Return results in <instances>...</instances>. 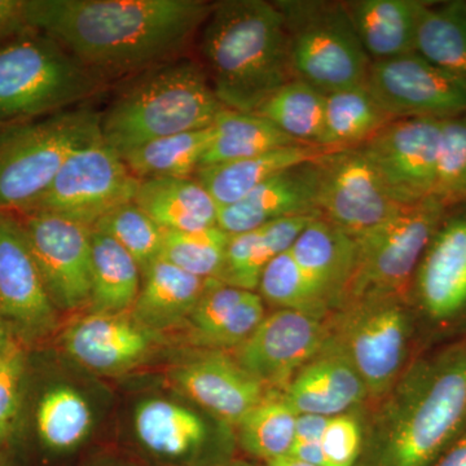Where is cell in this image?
<instances>
[{"instance_id": "6da1fadb", "label": "cell", "mask_w": 466, "mask_h": 466, "mask_svg": "<svg viewBox=\"0 0 466 466\" xmlns=\"http://www.w3.org/2000/svg\"><path fill=\"white\" fill-rule=\"evenodd\" d=\"M204 0H25L27 23L110 84L187 56Z\"/></svg>"}, {"instance_id": "7a4b0ae2", "label": "cell", "mask_w": 466, "mask_h": 466, "mask_svg": "<svg viewBox=\"0 0 466 466\" xmlns=\"http://www.w3.org/2000/svg\"><path fill=\"white\" fill-rule=\"evenodd\" d=\"M364 431L359 466H431L466 431V341L410 364Z\"/></svg>"}, {"instance_id": "3957f363", "label": "cell", "mask_w": 466, "mask_h": 466, "mask_svg": "<svg viewBox=\"0 0 466 466\" xmlns=\"http://www.w3.org/2000/svg\"><path fill=\"white\" fill-rule=\"evenodd\" d=\"M198 36L200 63L226 109L257 112L296 78L283 15L274 2L211 3Z\"/></svg>"}, {"instance_id": "277c9868", "label": "cell", "mask_w": 466, "mask_h": 466, "mask_svg": "<svg viewBox=\"0 0 466 466\" xmlns=\"http://www.w3.org/2000/svg\"><path fill=\"white\" fill-rule=\"evenodd\" d=\"M223 109L200 61L184 56L119 81L100 112V137L122 157L152 140L208 128Z\"/></svg>"}, {"instance_id": "5b68a950", "label": "cell", "mask_w": 466, "mask_h": 466, "mask_svg": "<svg viewBox=\"0 0 466 466\" xmlns=\"http://www.w3.org/2000/svg\"><path fill=\"white\" fill-rule=\"evenodd\" d=\"M108 85L51 36L29 30L0 46V127L85 106Z\"/></svg>"}, {"instance_id": "8992f818", "label": "cell", "mask_w": 466, "mask_h": 466, "mask_svg": "<svg viewBox=\"0 0 466 466\" xmlns=\"http://www.w3.org/2000/svg\"><path fill=\"white\" fill-rule=\"evenodd\" d=\"M97 137L100 110L87 104L0 127V211L29 210L66 159Z\"/></svg>"}, {"instance_id": "52a82bcc", "label": "cell", "mask_w": 466, "mask_h": 466, "mask_svg": "<svg viewBox=\"0 0 466 466\" xmlns=\"http://www.w3.org/2000/svg\"><path fill=\"white\" fill-rule=\"evenodd\" d=\"M284 18L296 78L324 92L366 86L372 61L343 2L276 0Z\"/></svg>"}, {"instance_id": "ba28073f", "label": "cell", "mask_w": 466, "mask_h": 466, "mask_svg": "<svg viewBox=\"0 0 466 466\" xmlns=\"http://www.w3.org/2000/svg\"><path fill=\"white\" fill-rule=\"evenodd\" d=\"M446 208L435 198L403 205L355 238L357 259L339 306L366 299H410L417 266Z\"/></svg>"}, {"instance_id": "9c48e42d", "label": "cell", "mask_w": 466, "mask_h": 466, "mask_svg": "<svg viewBox=\"0 0 466 466\" xmlns=\"http://www.w3.org/2000/svg\"><path fill=\"white\" fill-rule=\"evenodd\" d=\"M328 328L327 345L345 355L366 383L370 398L382 400L406 366L412 337L408 300H352L330 312Z\"/></svg>"}, {"instance_id": "30bf717a", "label": "cell", "mask_w": 466, "mask_h": 466, "mask_svg": "<svg viewBox=\"0 0 466 466\" xmlns=\"http://www.w3.org/2000/svg\"><path fill=\"white\" fill-rule=\"evenodd\" d=\"M139 184L124 158L100 137L66 159L45 195L25 213L56 214L92 228L113 208L134 201Z\"/></svg>"}, {"instance_id": "8fae6325", "label": "cell", "mask_w": 466, "mask_h": 466, "mask_svg": "<svg viewBox=\"0 0 466 466\" xmlns=\"http://www.w3.org/2000/svg\"><path fill=\"white\" fill-rule=\"evenodd\" d=\"M366 87L392 119H446L466 113V76L417 52L372 63Z\"/></svg>"}, {"instance_id": "7c38bea8", "label": "cell", "mask_w": 466, "mask_h": 466, "mask_svg": "<svg viewBox=\"0 0 466 466\" xmlns=\"http://www.w3.org/2000/svg\"><path fill=\"white\" fill-rule=\"evenodd\" d=\"M441 121L394 119L359 147L398 205L434 198Z\"/></svg>"}, {"instance_id": "4fadbf2b", "label": "cell", "mask_w": 466, "mask_h": 466, "mask_svg": "<svg viewBox=\"0 0 466 466\" xmlns=\"http://www.w3.org/2000/svg\"><path fill=\"white\" fill-rule=\"evenodd\" d=\"M410 299L438 329L466 320V202L446 208L417 266Z\"/></svg>"}, {"instance_id": "5bb4252c", "label": "cell", "mask_w": 466, "mask_h": 466, "mask_svg": "<svg viewBox=\"0 0 466 466\" xmlns=\"http://www.w3.org/2000/svg\"><path fill=\"white\" fill-rule=\"evenodd\" d=\"M55 308L91 300L92 228L43 211L17 214Z\"/></svg>"}, {"instance_id": "9a60e30c", "label": "cell", "mask_w": 466, "mask_h": 466, "mask_svg": "<svg viewBox=\"0 0 466 466\" xmlns=\"http://www.w3.org/2000/svg\"><path fill=\"white\" fill-rule=\"evenodd\" d=\"M319 167L320 216L352 238L382 225L403 207L391 200L359 147L327 153Z\"/></svg>"}, {"instance_id": "2e32d148", "label": "cell", "mask_w": 466, "mask_h": 466, "mask_svg": "<svg viewBox=\"0 0 466 466\" xmlns=\"http://www.w3.org/2000/svg\"><path fill=\"white\" fill-rule=\"evenodd\" d=\"M329 336L328 318L278 309L238 346L236 361L267 388L283 389L320 354Z\"/></svg>"}, {"instance_id": "e0dca14e", "label": "cell", "mask_w": 466, "mask_h": 466, "mask_svg": "<svg viewBox=\"0 0 466 466\" xmlns=\"http://www.w3.org/2000/svg\"><path fill=\"white\" fill-rule=\"evenodd\" d=\"M0 312L14 333L26 339L46 336L56 323V308L20 218L5 211H0Z\"/></svg>"}, {"instance_id": "ac0fdd59", "label": "cell", "mask_w": 466, "mask_h": 466, "mask_svg": "<svg viewBox=\"0 0 466 466\" xmlns=\"http://www.w3.org/2000/svg\"><path fill=\"white\" fill-rule=\"evenodd\" d=\"M319 158L297 165L259 184L245 198L218 210V227L229 235L253 231L283 218L320 216Z\"/></svg>"}, {"instance_id": "d6986e66", "label": "cell", "mask_w": 466, "mask_h": 466, "mask_svg": "<svg viewBox=\"0 0 466 466\" xmlns=\"http://www.w3.org/2000/svg\"><path fill=\"white\" fill-rule=\"evenodd\" d=\"M174 381L196 403L228 424L238 425L265 400L268 388L233 359L210 354L177 368Z\"/></svg>"}, {"instance_id": "ffe728a7", "label": "cell", "mask_w": 466, "mask_h": 466, "mask_svg": "<svg viewBox=\"0 0 466 466\" xmlns=\"http://www.w3.org/2000/svg\"><path fill=\"white\" fill-rule=\"evenodd\" d=\"M281 397L299 415L333 417L351 412L370 395L345 355L325 345L288 382Z\"/></svg>"}, {"instance_id": "44dd1931", "label": "cell", "mask_w": 466, "mask_h": 466, "mask_svg": "<svg viewBox=\"0 0 466 466\" xmlns=\"http://www.w3.org/2000/svg\"><path fill=\"white\" fill-rule=\"evenodd\" d=\"M64 346L88 370L115 373L143 359L150 348V333L122 314L95 312L66 330Z\"/></svg>"}, {"instance_id": "7402d4cb", "label": "cell", "mask_w": 466, "mask_h": 466, "mask_svg": "<svg viewBox=\"0 0 466 466\" xmlns=\"http://www.w3.org/2000/svg\"><path fill=\"white\" fill-rule=\"evenodd\" d=\"M291 256L334 311L339 308L357 259V240L339 227L317 218L290 248Z\"/></svg>"}, {"instance_id": "603a6c76", "label": "cell", "mask_w": 466, "mask_h": 466, "mask_svg": "<svg viewBox=\"0 0 466 466\" xmlns=\"http://www.w3.org/2000/svg\"><path fill=\"white\" fill-rule=\"evenodd\" d=\"M359 42L372 63L416 52L421 0L343 2Z\"/></svg>"}, {"instance_id": "cb8c5ba5", "label": "cell", "mask_w": 466, "mask_h": 466, "mask_svg": "<svg viewBox=\"0 0 466 466\" xmlns=\"http://www.w3.org/2000/svg\"><path fill=\"white\" fill-rule=\"evenodd\" d=\"M266 318L262 297L208 279L207 288L193 309L192 327L202 341L216 346H240Z\"/></svg>"}, {"instance_id": "d4e9b609", "label": "cell", "mask_w": 466, "mask_h": 466, "mask_svg": "<svg viewBox=\"0 0 466 466\" xmlns=\"http://www.w3.org/2000/svg\"><path fill=\"white\" fill-rule=\"evenodd\" d=\"M135 202L165 231L218 226L217 202L195 177L140 180Z\"/></svg>"}, {"instance_id": "484cf974", "label": "cell", "mask_w": 466, "mask_h": 466, "mask_svg": "<svg viewBox=\"0 0 466 466\" xmlns=\"http://www.w3.org/2000/svg\"><path fill=\"white\" fill-rule=\"evenodd\" d=\"M332 152L314 144H291L256 156V157L200 167L195 177L210 193L218 208L240 201L248 193L274 175L297 165L315 161Z\"/></svg>"}, {"instance_id": "4316f807", "label": "cell", "mask_w": 466, "mask_h": 466, "mask_svg": "<svg viewBox=\"0 0 466 466\" xmlns=\"http://www.w3.org/2000/svg\"><path fill=\"white\" fill-rule=\"evenodd\" d=\"M319 216L283 218L253 229L231 235L219 280L240 289H258L260 275L275 257L290 249L300 232Z\"/></svg>"}, {"instance_id": "83f0119b", "label": "cell", "mask_w": 466, "mask_h": 466, "mask_svg": "<svg viewBox=\"0 0 466 466\" xmlns=\"http://www.w3.org/2000/svg\"><path fill=\"white\" fill-rule=\"evenodd\" d=\"M143 276L142 288L133 309L135 321L147 329H162L189 318L208 280L188 274L161 258Z\"/></svg>"}, {"instance_id": "f1b7e54d", "label": "cell", "mask_w": 466, "mask_h": 466, "mask_svg": "<svg viewBox=\"0 0 466 466\" xmlns=\"http://www.w3.org/2000/svg\"><path fill=\"white\" fill-rule=\"evenodd\" d=\"M135 433L150 452L168 459L186 458L207 440L204 420L189 408L167 400H148L135 410Z\"/></svg>"}, {"instance_id": "f546056e", "label": "cell", "mask_w": 466, "mask_h": 466, "mask_svg": "<svg viewBox=\"0 0 466 466\" xmlns=\"http://www.w3.org/2000/svg\"><path fill=\"white\" fill-rule=\"evenodd\" d=\"M92 291L95 312L124 314L134 308L142 288V269L106 232L92 228Z\"/></svg>"}, {"instance_id": "4dcf8cb0", "label": "cell", "mask_w": 466, "mask_h": 466, "mask_svg": "<svg viewBox=\"0 0 466 466\" xmlns=\"http://www.w3.org/2000/svg\"><path fill=\"white\" fill-rule=\"evenodd\" d=\"M296 143L257 113L223 109L211 125V140L200 167L256 157ZM198 167V168H200Z\"/></svg>"}, {"instance_id": "1f68e13d", "label": "cell", "mask_w": 466, "mask_h": 466, "mask_svg": "<svg viewBox=\"0 0 466 466\" xmlns=\"http://www.w3.org/2000/svg\"><path fill=\"white\" fill-rule=\"evenodd\" d=\"M391 121L366 86L330 92L325 95L320 147L332 152L358 148Z\"/></svg>"}, {"instance_id": "d6a6232c", "label": "cell", "mask_w": 466, "mask_h": 466, "mask_svg": "<svg viewBox=\"0 0 466 466\" xmlns=\"http://www.w3.org/2000/svg\"><path fill=\"white\" fill-rule=\"evenodd\" d=\"M416 52L466 76V2H425L417 26Z\"/></svg>"}, {"instance_id": "836d02e7", "label": "cell", "mask_w": 466, "mask_h": 466, "mask_svg": "<svg viewBox=\"0 0 466 466\" xmlns=\"http://www.w3.org/2000/svg\"><path fill=\"white\" fill-rule=\"evenodd\" d=\"M211 140V126L152 140L122 156L139 180L193 177Z\"/></svg>"}, {"instance_id": "e575fe53", "label": "cell", "mask_w": 466, "mask_h": 466, "mask_svg": "<svg viewBox=\"0 0 466 466\" xmlns=\"http://www.w3.org/2000/svg\"><path fill=\"white\" fill-rule=\"evenodd\" d=\"M254 113L268 119L294 142L320 147L325 94L308 82L299 78L288 82Z\"/></svg>"}, {"instance_id": "d590c367", "label": "cell", "mask_w": 466, "mask_h": 466, "mask_svg": "<svg viewBox=\"0 0 466 466\" xmlns=\"http://www.w3.org/2000/svg\"><path fill=\"white\" fill-rule=\"evenodd\" d=\"M299 413L280 395L268 394L238 422L242 449L263 461L289 456Z\"/></svg>"}, {"instance_id": "8d00e7d4", "label": "cell", "mask_w": 466, "mask_h": 466, "mask_svg": "<svg viewBox=\"0 0 466 466\" xmlns=\"http://www.w3.org/2000/svg\"><path fill=\"white\" fill-rule=\"evenodd\" d=\"M92 412L84 395L70 386L52 388L36 410V429L43 443L55 451H69L90 433Z\"/></svg>"}, {"instance_id": "74e56055", "label": "cell", "mask_w": 466, "mask_h": 466, "mask_svg": "<svg viewBox=\"0 0 466 466\" xmlns=\"http://www.w3.org/2000/svg\"><path fill=\"white\" fill-rule=\"evenodd\" d=\"M257 290L262 299L278 309H297L321 318H328L332 312L320 291L293 258L290 249L265 267Z\"/></svg>"}, {"instance_id": "f35d334b", "label": "cell", "mask_w": 466, "mask_h": 466, "mask_svg": "<svg viewBox=\"0 0 466 466\" xmlns=\"http://www.w3.org/2000/svg\"><path fill=\"white\" fill-rule=\"evenodd\" d=\"M92 228L115 238L137 260L143 275L156 260L161 258L165 229L135 201L113 208Z\"/></svg>"}, {"instance_id": "ab89813d", "label": "cell", "mask_w": 466, "mask_h": 466, "mask_svg": "<svg viewBox=\"0 0 466 466\" xmlns=\"http://www.w3.org/2000/svg\"><path fill=\"white\" fill-rule=\"evenodd\" d=\"M229 238L218 226L201 231H165L161 259L198 278L219 280Z\"/></svg>"}, {"instance_id": "60d3db41", "label": "cell", "mask_w": 466, "mask_h": 466, "mask_svg": "<svg viewBox=\"0 0 466 466\" xmlns=\"http://www.w3.org/2000/svg\"><path fill=\"white\" fill-rule=\"evenodd\" d=\"M434 198L446 208L466 202V113L441 121Z\"/></svg>"}, {"instance_id": "b9f144b4", "label": "cell", "mask_w": 466, "mask_h": 466, "mask_svg": "<svg viewBox=\"0 0 466 466\" xmlns=\"http://www.w3.org/2000/svg\"><path fill=\"white\" fill-rule=\"evenodd\" d=\"M363 444V422L352 410L329 417L321 437L323 466H357Z\"/></svg>"}, {"instance_id": "7bdbcfd3", "label": "cell", "mask_w": 466, "mask_h": 466, "mask_svg": "<svg viewBox=\"0 0 466 466\" xmlns=\"http://www.w3.org/2000/svg\"><path fill=\"white\" fill-rule=\"evenodd\" d=\"M25 351L16 334L0 349V426L14 429L21 403Z\"/></svg>"}, {"instance_id": "ee69618b", "label": "cell", "mask_w": 466, "mask_h": 466, "mask_svg": "<svg viewBox=\"0 0 466 466\" xmlns=\"http://www.w3.org/2000/svg\"><path fill=\"white\" fill-rule=\"evenodd\" d=\"M29 30L25 0H0V46Z\"/></svg>"}, {"instance_id": "f6af8a7d", "label": "cell", "mask_w": 466, "mask_h": 466, "mask_svg": "<svg viewBox=\"0 0 466 466\" xmlns=\"http://www.w3.org/2000/svg\"><path fill=\"white\" fill-rule=\"evenodd\" d=\"M328 419L329 417L299 415L293 446H320Z\"/></svg>"}, {"instance_id": "bcb514c9", "label": "cell", "mask_w": 466, "mask_h": 466, "mask_svg": "<svg viewBox=\"0 0 466 466\" xmlns=\"http://www.w3.org/2000/svg\"><path fill=\"white\" fill-rule=\"evenodd\" d=\"M431 466H466V431Z\"/></svg>"}, {"instance_id": "7dc6e473", "label": "cell", "mask_w": 466, "mask_h": 466, "mask_svg": "<svg viewBox=\"0 0 466 466\" xmlns=\"http://www.w3.org/2000/svg\"><path fill=\"white\" fill-rule=\"evenodd\" d=\"M14 334L11 325L8 324V321L5 320V318L3 317L2 312H0V349L5 346V343L7 342Z\"/></svg>"}, {"instance_id": "c3c4849f", "label": "cell", "mask_w": 466, "mask_h": 466, "mask_svg": "<svg viewBox=\"0 0 466 466\" xmlns=\"http://www.w3.org/2000/svg\"><path fill=\"white\" fill-rule=\"evenodd\" d=\"M267 466H314L309 465L308 462L300 461V460L294 459L293 456H285V458L276 459L274 461L267 462Z\"/></svg>"}, {"instance_id": "681fc988", "label": "cell", "mask_w": 466, "mask_h": 466, "mask_svg": "<svg viewBox=\"0 0 466 466\" xmlns=\"http://www.w3.org/2000/svg\"><path fill=\"white\" fill-rule=\"evenodd\" d=\"M11 431V429L5 428V426H0V447H2V444L7 441Z\"/></svg>"}, {"instance_id": "f907efd6", "label": "cell", "mask_w": 466, "mask_h": 466, "mask_svg": "<svg viewBox=\"0 0 466 466\" xmlns=\"http://www.w3.org/2000/svg\"><path fill=\"white\" fill-rule=\"evenodd\" d=\"M233 466H260L256 464H250V462H245V461H238L233 464Z\"/></svg>"}]
</instances>
